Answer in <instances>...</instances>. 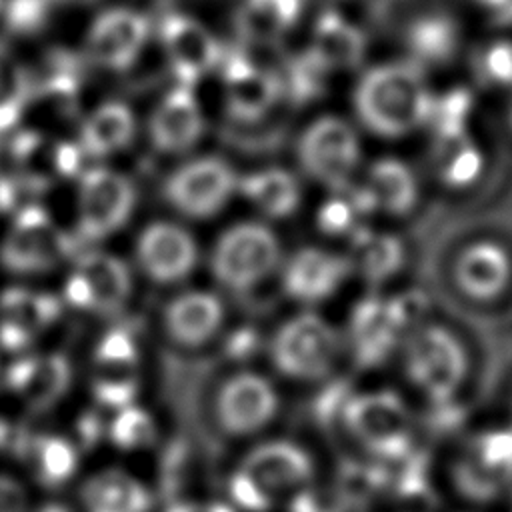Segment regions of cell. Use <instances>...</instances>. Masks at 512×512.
Masks as SVG:
<instances>
[{"mask_svg": "<svg viewBox=\"0 0 512 512\" xmlns=\"http://www.w3.org/2000/svg\"><path fill=\"white\" fill-rule=\"evenodd\" d=\"M430 82L410 60H386L370 66L354 86V112L376 136L402 138L424 126Z\"/></svg>", "mask_w": 512, "mask_h": 512, "instance_id": "obj_1", "label": "cell"}, {"mask_svg": "<svg viewBox=\"0 0 512 512\" xmlns=\"http://www.w3.org/2000/svg\"><path fill=\"white\" fill-rule=\"evenodd\" d=\"M314 474V462L306 450L272 440L242 458L232 478V492L238 504L264 512L300 500L314 482Z\"/></svg>", "mask_w": 512, "mask_h": 512, "instance_id": "obj_2", "label": "cell"}, {"mask_svg": "<svg viewBox=\"0 0 512 512\" xmlns=\"http://www.w3.org/2000/svg\"><path fill=\"white\" fill-rule=\"evenodd\" d=\"M284 250L274 228L264 220H240L218 234L210 250V272L228 292H252L278 274Z\"/></svg>", "mask_w": 512, "mask_h": 512, "instance_id": "obj_3", "label": "cell"}, {"mask_svg": "<svg viewBox=\"0 0 512 512\" xmlns=\"http://www.w3.org/2000/svg\"><path fill=\"white\" fill-rule=\"evenodd\" d=\"M342 338L322 314L304 308L272 332L268 358L276 372L290 380L312 382L326 376L340 354Z\"/></svg>", "mask_w": 512, "mask_h": 512, "instance_id": "obj_4", "label": "cell"}, {"mask_svg": "<svg viewBox=\"0 0 512 512\" xmlns=\"http://www.w3.org/2000/svg\"><path fill=\"white\" fill-rule=\"evenodd\" d=\"M404 376L432 402L450 400L464 382L468 358L460 338L440 324L410 330L402 350Z\"/></svg>", "mask_w": 512, "mask_h": 512, "instance_id": "obj_5", "label": "cell"}, {"mask_svg": "<svg viewBox=\"0 0 512 512\" xmlns=\"http://www.w3.org/2000/svg\"><path fill=\"white\" fill-rule=\"evenodd\" d=\"M76 230L86 242H100L116 234L132 218L138 192L124 172L94 164L78 174Z\"/></svg>", "mask_w": 512, "mask_h": 512, "instance_id": "obj_6", "label": "cell"}, {"mask_svg": "<svg viewBox=\"0 0 512 512\" xmlns=\"http://www.w3.org/2000/svg\"><path fill=\"white\" fill-rule=\"evenodd\" d=\"M240 174L218 154H200L178 164L164 180L166 202L182 216L206 220L238 196Z\"/></svg>", "mask_w": 512, "mask_h": 512, "instance_id": "obj_7", "label": "cell"}, {"mask_svg": "<svg viewBox=\"0 0 512 512\" xmlns=\"http://www.w3.org/2000/svg\"><path fill=\"white\" fill-rule=\"evenodd\" d=\"M70 254V234L38 206L16 210L0 240V264L20 276L50 272Z\"/></svg>", "mask_w": 512, "mask_h": 512, "instance_id": "obj_8", "label": "cell"}, {"mask_svg": "<svg viewBox=\"0 0 512 512\" xmlns=\"http://www.w3.org/2000/svg\"><path fill=\"white\" fill-rule=\"evenodd\" d=\"M296 156L306 176L336 188L354 180L362 162V140L350 120L322 114L302 130Z\"/></svg>", "mask_w": 512, "mask_h": 512, "instance_id": "obj_9", "label": "cell"}, {"mask_svg": "<svg viewBox=\"0 0 512 512\" xmlns=\"http://www.w3.org/2000/svg\"><path fill=\"white\" fill-rule=\"evenodd\" d=\"M132 294V272L112 252L90 250L78 256L64 280V300L82 312L114 314L122 310Z\"/></svg>", "mask_w": 512, "mask_h": 512, "instance_id": "obj_10", "label": "cell"}, {"mask_svg": "<svg viewBox=\"0 0 512 512\" xmlns=\"http://www.w3.org/2000/svg\"><path fill=\"white\" fill-rule=\"evenodd\" d=\"M152 34L144 12L132 6H112L94 16L84 32V58L104 72L130 70L142 56Z\"/></svg>", "mask_w": 512, "mask_h": 512, "instance_id": "obj_11", "label": "cell"}, {"mask_svg": "<svg viewBox=\"0 0 512 512\" xmlns=\"http://www.w3.org/2000/svg\"><path fill=\"white\" fill-rule=\"evenodd\" d=\"M280 412L276 384L262 372L238 370L218 388L214 400L216 422L224 434L248 438L262 434Z\"/></svg>", "mask_w": 512, "mask_h": 512, "instance_id": "obj_12", "label": "cell"}, {"mask_svg": "<svg viewBox=\"0 0 512 512\" xmlns=\"http://www.w3.org/2000/svg\"><path fill=\"white\" fill-rule=\"evenodd\" d=\"M350 274L346 254L322 246H302L284 256L278 268L284 294L302 308L332 298Z\"/></svg>", "mask_w": 512, "mask_h": 512, "instance_id": "obj_13", "label": "cell"}, {"mask_svg": "<svg viewBox=\"0 0 512 512\" xmlns=\"http://www.w3.org/2000/svg\"><path fill=\"white\" fill-rule=\"evenodd\" d=\"M140 270L156 284H178L188 278L200 260L194 234L178 222L154 220L144 226L134 246Z\"/></svg>", "mask_w": 512, "mask_h": 512, "instance_id": "obj_14", "label": "cell"}, {"mask_svg": "<svg viewBox=\"0 0 512 512\" xmlns=\"http://www.w3.org/2000/svg\"><path fill=\"white\" fill-rule=\"evenodd\" d=\"M90 386L94 398L120 410L134 404L140 386V354L134 338L124 330L106 332L92 354Z\"/></svg>", "mask_w": 512, "mask_h": 512, "instance_id": "obj_15", "label": "cell"}, {"mask_svg": "<svg viewBox=\"0 0 512 512\" xmlns=\"http://www.w3.org/2000/svg\"><path fill=\"white\" fill-rule=\"evenodd\" d=\"M150 144L162 154H184L192 150L206 132V114L194 86L174 82L148 116Z\"/></svg>", "mask_w": 512, "mask_h": 512, "instance_id": "obj_16", "label": "cell"}, {"mask_svg": "<svg viewBox=\"0 0 512 512\" xmlns=\"http://www.w3.org/2000/svg\"><path fill=\"white\" fill-rule=\"evenodd\" d=\"M350 432L370 450L392 454L412 436V412L392 392H368L348 406Z\"/></svg>", "mask_w": 512, "mask_h": 512, "instance_id": "obj_17", "label": "cell"}, {"mask_svg": "<svg viewBox=\"0 0 512 512\" xmlns=\"http://www.w3.org/2000/svg\"><path fill=\"white\" fill-rule=\"evenodd\" d=\"M160 44L178 84L194 86L220 62L216 38L194 16H170L160 28Z\"/></svg>", "mask_w": 512, "mask_h": 512, "instance_id": "obj_18", "label": "cell"}, {"mask_svg": "<svg viewBox=\"0 0 512 512\" xmlns=\"http://www.w3.org/2000/svg\"><path fill=\"white\" fill-rule=\"evenodd\" d=\"M452 278L472 302H492L512 282V256L498 240H472L454 258Z\"/></svg>", "mask_w": 512, "mask_h": 512, "instance_id": "obj_19", "label": "cell"}, {"mask_svg": "<svg viewBox=\"0 0 512 512\" xmlns=\"http://www.w3.org/2000/svg\"><path fill=\"white\" fill-rule=\"evenodd\" d=\"M226 320V306L214 290L192 288L176 294L164 308V330L184 348H200L214 340Z\"/></svg>", "mask_w": 512, "mask_h": 512, "instance_id": "obj_20", "label": "cell"}, {"mask_svg": "<svg viewBox=\"0 0 512 512\" xmlns=\"http://www.w3.org/2000/svg\"><path fill=\"white\" fill-rule=\"evenodd\" d=\"M138 134V118L130 104L104 100L78 124V150L92 160L112 158L132 146Z\"/></svg>", "mask_w": 512, "mask_h": 512, "instance_id": "obj_21", "label": "cell"}, {"mask_svg": "<svg viewBox=\"0 0 512 512\" xmlns=\"http://www.w3.org/2000/svg\"><path fill=\"white\" fill-rule=\"evenodd\" d=\"M358 184L372 212L388 218L410 214L420 198V182L414 168L396 156H382L370 162Z\"/></svg>", "mask_w": 512, "mask_h": 512, "instance_id": "obj_22", "label": "cell"}, {"mask_svg": "<svg viewBox=\"0 0 512 512\" xmlns=\"http://www.w3.org/2000/svg\"><path fill=\"white\" fill-rule=\"evenodd\" d=\"M238 196L260 216V220H284L302 204L300 178L278 164L260 166L240 174Z\"/></svg>", "mask_w": 512, "mask_h": 512, "instance_id": "obj_23", "label": "cell"}, {"mask_svg": "<svg viewBox=\"0 0 512 512\" xmlns=\"http://www.w3.org/2000/svg\"><path fill=\"white\" fill-rule=\"evenodd\" d=\"M58 314L56 298L26 288H10L0 296V342L10 350L26 348Z\"/></svg>", "mask_w": 512, "mask_h": 512, "instance_id": "obj_24", "label": "cell"}, {"mask_svg": "<svg viewBox=\"0 0 512 512\" xmlns=\"http://www.w3.org/2000/svg\"><path fill=\"white\" fill-rule=\"evenodd\" d=\"M10 390L30 408H48L70 386V364L62 354H28L8 370Z\"/></svg>", "mask_w": 512, "mask_h": 512, "instance_id": "obj_25", "label": "cell"}, {"mask_svg": "<svg viewBox=\"0 0 512 512\" xmlns=\"http://www.w3.org/2000/svg\"><path fill=\"white\" fill-rule=\"evenodd\" d=\"M404 42L406 60L426 72V68H438L454 58L460 46V28L450 14L424 12L408 24Z\"/></svg>", "mask_w": 512, "mask_h": 512, "instance_id": "obj_26", "label": "cell"}, {"mask_svg": "<svg viewBox=\"0 0 512 512\" xmlns=\"http://www.w3.org/2000/svg\"><path fill=\"white\" fill-rule=\"evenodd\" d=\"M430 164L438 178L448 188L462 190L472 186L484 172L486 158L478 140L470 130L434 136Z\"/></svg>", "mask_w": 512, "mask_h": 512, "instance_id": "obj_27", "label": "cell"}, {"mask_svg": "<svg viewBox=\"0 0 512 512\" xmlns=\"http://www.w3.org/2000/svg\"><path fill=\"white\" fill-rule=\"evenodd\" d=\"M84 512H148L150 492L130 472L106 468L92 474L80 492Z\"/></svg>", "mask_w": 512, "mask_h": 512, "instance_id": "obj_28", "label": "cell"}, {"mask_svg": "<svg viewBox=\"0 0 512 512\" xmlns=\"http://www.w3.org/2000/svg\"><path fill=\"white\" fill-rule=\"evenodd\" d=\"M404 244L392 232L364 228L350 238V252L346 254L350 272L370 282H382L396 274L404 264Z\"/></svg>", "mask_w": 512, "mask_h": 512, "instance_id": "obj_29", "label": "cell"}, {"mask_svg": "<svg viewBox=\"0 0 512 512\" xmlns=\"http://www.w3.org/2000/svg\"><path fill=\"white\" fill-rule=\"evenodd\" d=\"M330 72L346 70L360 62L364 52V36L350 18L330 10L322 14L312 30L308 48Z\"/></svg>", "mask_w": 512, "mask_h": 512, "instance_id": "obj_30", "label": "cell"}, {"mask_svg": "<svg viewBox=\"0 0 512 512\" xmlns=\"http://www.w3.org/2000/svg\"><path fill=\"white\" fill-rule=\"evenodd\" d=\"M374 216L372 206L358 182H348L336 188H328L322 200L316 222L322 232L330 236L352 238L360 230L368 228V220Z\"/></svg>", "mask_w": 512, "mask_h": 512, "instance_id": "obj_31", "label": "cell"}, {"mask_svg": "<svg viewBox=\"0 0 512 512\" xmlns=\"http://www.w3.org/2000/svg\"><path fill=\"white\" fill-rule=\"evenodd\" d=\"M280 98L278 74L256 64H240L228 78L226 102L234 116H262Z\"/></svg>", "mask_w": 512, "mask_h": 512, "instance_id": "obj_32", "label": "cell"}, {"mask_svg": "<svg viewBox=\"0 0 512 512\" xmlns=\"http://www.w3.org/2000/svg\"><path fill=\"white\" fill-rule=\"evenodd\" d=\"M28 68L6 48H0V132L12 130L32 98Z\"/></svg>", "mask_w": 512, "mask_h": 512, "instance_id": "obj_33", "label": "cell"}, {"mask_svg": "<svg viewBox=\"0 0 512 512\" xmlns=\"http://www.w3.org/2000/svg\"><path fill=\"white\" fill-rule=\"evenodd\" d=\"M28 456L34 476L48 486L70 480L78 468L76 446L68 438L58 434H46L36 438L30 446Z\"/></svg>", "mask_w": 512, "mask_h": 512, "instance_id": "obj_34", "label": "cell"}, {"mask_svg": "<svg viewBox=\"0 0 512 512\" xmlns=\"http://www.w3.org/2000/svg\"><path fill=\"white\" fill-rule=\"evenodd\" d=\"M474 112V96L466 88L452 86L442 92H432L424 126L434 136L454 134L468 130L470 116Z\"/></svg>", "mask_w": 512, "mask_h": 512, "instance_id": "obj_35", "label": "cell"}, {"mask_svg": "<svg viewBox=\"0 0 512 512\" xmlns=\"http://www.w3.org/2000/svg\"><path fill=\"white\" fill-rule=\"evenodd\" d=\"M474 74L480 86L512 92V40L496 38L486 42L474 56Z\"/></svg>", "mask_w": 512, "mask_h": 512, "instance_id": "obj_36", "label": "cell"}, {"mask_svg": "<svg viewBox=\"0 0 512 512\" xmlns=\"http://www.w3.org/2000/svg\"><path fill=\"white\" fill-rule=\"evenodd\" d=\"M110 438L122 450H138L150 444L154 438V422L136 404L116 410V416L110 424Z\"/></svg>", "mask_w": 512, "mask_h": 512, "instance_id": "obj_37", "label": "cell"}, {"mask_svg": "<svg viewBox=\"0 0 512 512\" xmlns=\"http://www.w3.org/2000/svg\"><path fill=\"white\" fill-rule=\"evenodd\" d=\"M244 10H246V20L254 22L260 28H270V32L284 30L288 28L298 12H300V2L298 0H244Z\"/></svg>", "mask_w": 512, "mask_h": 512, "instance_id": "obj_38", "label": "cell"}, {"mask_svg": "<svg viewBox=\"0 0 512 512\" xmlns=\"http://www.w3.org/2000/svg\"><path fill=\"white\" fill-rule=\"evenodd\" d=\"M0 512H28L26 488L6 474H0Z\"/></svg>", "mask_w": 512, "mask_h": 512, "instance_id": "obj_39", "label": "cell"}, {"mask_svg": "<svg viewBox=\"0 0 512 512\" xmlns=\"http://www.w3.org/2000/svg\"><path fill=\"white\" fill-rule=\"evenodd\" d=\"M168 512H232V510L218 502H180L170 506Z\"/></svg>", "mask_w": 512, "mask_h": 512, "instance_id": "obj_40", "label": "cell"}, {"mask_svg": "<svg viewBox=\"0 0 512 512\" xmlns=\"http://www.w3.org/2000/svg\"><path fill=\"white\" fill-rule=\"evenodd\" d=\"M12 204V176L0 168V212L8 210Z\"/></svg>", "mask_w": 512, "mask_h": 512, "instance_id": "obj_41", "label": "cell"}, {"mask_svg": "<svg viewBox=\"0 0 512 512\" xmlns=\"http://www.w3.org/2000/svg\"><path fill=\"white\" fill-rule=\"evenodd\" d=\"M488 16H490L494 22L502 24V26H512V0L500 2L496 8H492V10L488 12Z\"/></svg>", "mask_w": 512, "mask_h": 512, "instance_id": "obj_42", "label": "cell"}, {"mask_svg": "<svg viewBox=\"0 0 512 512\" xmlns=\"http://www.w3.org/2000/svg\"><path fill=\"white\" fill-rule=\"evenodd\" d=\"M472 4H476L478 8H482L486 14L492 10V8H496L500 2H504V0H470Z\"/></svg>", "mask_w": 512, "mask_h": 512, "instance_id": "obj_43", "label": "cell"}, {"mask_svg": "<svg viewBox=\"0 0 512 512\" xmlns=\"http://www.w3.org/2000/svg\"><path fill=\"white\" fill-rule=\"evenodd\" d=\"M42 512H66L64 508H58V506H48L46 510H42Z\"/></svg>", "mask_w": 512, "mask_h": 512, "instance_id": "obj_44", "label": "cell"}, {"mask_svg": "<svg viewBox=\"0 0 512 512\" xmlns=\"http://www.w3.org/2000/svg\"><path fill=\"white\" fill-rule=\"evenodd\" d=\"M508 124H510V130H512V98H510V106H508Z\"/></svg>", "mask_w": 512, "mask_h": 512, "instance_id": "obj_45", "label": "cell"}, {"mask_svg": "<svg viewBox=\"0 0 512 512\" xmlns=\"http://www.w3.org/2000/svg\"><path fill=\"white\" fill-rule=\"evenodd\" d=\"M324 2H334V4H336V2H340V0H324Z\"/></svg>", "mask_w": 512, "mask_h": 512, "instance_id": "obj_46", "label": "cell"}, {"mask_svg": "<svg viewBox=\"0 0 512 512\" xmlns=\"http://www.w3.org/2000/svg\"><path fill=\"white\" fill-rule=\"evenodd\" d=\"M2 4H4V2H2V0H0V10H2Z\"/></svg>", "mask_w": 512, "mask_h": 512, "instance_id": "obj_47", "label": "cell"}, {"mask_svg": "<svg viewBox=\"0 0 512 512\" xmlns=\"http://www.w3.org/2000/svg\"><path fill=\"white\" fill-rule=\"evenodd\" d=\"M76 2H80V0H76Z\"/></svg>", "mask_w": 512, "mask_h": 512, "instance_id": "obj_48", "label": "cell"}]
</instances>
